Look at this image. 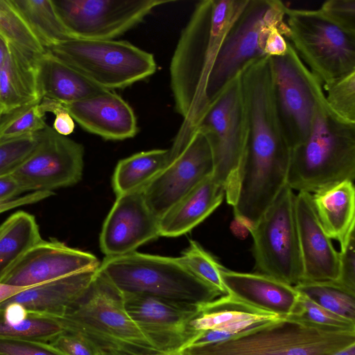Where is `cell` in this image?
I'll return each instance as SVG.
<instances>
[{
  "label": "cell",
  "instance_id": "cell-1",
  "mask_svg": "<svg viewBox=\"0 0 355 355\" xmlns=\"http://www.w3.org/2000/svg\"><path fill=\"white\" fill-rule=\"evenodd\" d=\"M248 0L199 1L182 30L170 64L180 130L193 131L209 107L207 87L222 44Z\"/></svg>",
  "mask_w": 355,
  "mask_h": 355
},
{
  "label": "cell",
  "instance_id": "cell-2",
  "mask_svg": "<svg viewBox=\"0 0 355 355\" xmlns=\"http://www.w3.org/2000/svg\"><path fill=\"white\" fill-rule=\"evenodd\" d=\"M355 178V124L329 109L324 95L315 106L306 139L291 152L286 184L293 191L313 193Z\"/></svg>",
  "mask_w": 355,
  "mask_h": 355
},
{
  "label": "cell",
  "instance_id": "cell-3",
  "mask_svg": "<svg viewBox=\"0 0 355 355\" xmlns=\"http://www.w3.org/2000/svg\"><path fill=\"white\" fill-rule=\"evenodd\" d=\"M56 318L64 331L85 337L101 352L127 355L159 352L129 316L123 293L98 268L79 298Z\"/></svg>",
  "mask_w": 355,
  "mask_h": 355
},
{
  "label": "cell",
  "instance_id": "cell-4",
  "mask_svg": "<svg viewBox=\"0 0 355 355\" xmlns=\"http://www.w3.org/2000/svg\"><path fill=\"white\" fill-rule=\"evenodd\" d=\"M355 343V331L282 318L220 343L192 346L183 355H331Z\"/></svg>",
  "mask_w": 355,
  "mask_h": 355
},
{
  "label": "cell",
  "instance_id": "cell-5",
  "mask_svg": "<svg viewBox=\"0 0 355 355\" xmlns=\"http://www.w3.org/2000/svg\"><path fill=\"white\" fill-rule=\"evenodd\" d=\"M98 270L122 293L191 304L203 303L221 296L192 275L176 257L133 252L105 257Z\"/></svg>",
  "mask_w": 355,
  "mask_h": 355
},
{
  "label": "cell",
  "instance_id": "cell-6",
  "mask_svg": "<svg viewBox=\"0 0 355 355\" xmlns=\"http://www.w3.org/2000/svg\"><path fill=\"white\" fill-rule=\"evenodd\" d=\"M196 128L209 144L214 161L212 178L223 187L227 203L233 206L250 131L241 71L211 100Z\"/></svg>",
  "mask_w": 355,
  "mask_h": 355
},
{
  "label": "cell",
  "instance_id": "cell-7",
  "mask_svg": "<svg viewBox=\"0 0 355 355\" xmlns=\"http://www.w3.org/2000/svg\"><path fill=\"white\" fill-rule=\"evenodd\" d=\"M45 51L110 91L143 80L157 69L152 53L123 40L72 38Z\"/></svg>",
  "mask_w": 355,
  "mask_h": 355
},
{
  "label": "cell",
  "instance_id": "cell-8",
  "mask_svg": "<svg viewBox=\"0 0 355 355\" xmlns=\"http://www.w3.org/2000/svg\"><path fill=\"white\" fill-rule=\"evenodd\" d=\"M295 193L287 184L281 189L251 233L255 272L291 286L303 282V267L295 214Z\"/></svg>",
  "mask_w": 355,
  "mask_h": 355
},
{
  "label": "cell",
  "instance_id": "cell-9",
  "mask_svg": "<svg viewBox=\"0 0 355 355\" xmlns=\"http://www.w3.org/2000/svg\"><path fill=\"white\" fill-rule=\"evenodd\" d=\"M287 40L322 85L355 71V34L317 10L286 7Z\"/></svg>",
  "mask_w": 355,
  "mask_h": 355
},
{
  "label": "cell",
  "instance_id": "cell-10",
  "mask_svg": "<svg viewBox=\"0 0 355 355\" xmlns=\"http://www.w3.org/2000/svg\"><path fill=\"white\" fill-rule=\"evenodd\" d=\"M286 7L279 0H248L226 35L209 76V105L246 64L266 56L264 49L270 31L286 24Z\"/></svg>",
  "mask_w": 355,
  "mask_h": 355
},
{
  "label": "cell",
  "instance_id": "cell-11",
  "mask_svg": "<svg viewBox=\"0 0 355 355\" xmlns=\"http://www.w3.org/2000/svg\"><path fill=\"white\" fill-rule=\"evenodd\" d=\"M277 110L293 150L308 137L322 85L297 55L288 41L285 54L271 57Z\"/></svg>",
  "mask_w": 355,
  "mask_h": 355
},
{
  "label": "cell",
  "instance_id": "cell-12",
  "mask_svg": "<svg viewBox=\"0 0 355 355\" xmlns=\"http://www.w3.org/2000/svg\"><path fill=\"white\" fill-rule=\"evenodd\" d=\"M213 172L209 144L205 135L196 128L186 139H174L167 164L142 187L144 198L150 211L159 218Z\"/></svg>",
  "mask_w": 355,
  "mask_h": 355
},
{
  "label": "cell",
  "instance_id": "cell-13",
  "mask_svg": "<svg viewBox=\"0 0 355 355\" xmlns=\"http://www.w3.org/2000/svg\"><path fill=\"white\" fill-rule=\"evenodd\" d=\"M72 38L114 40L171 0H51Z\"/></svg>",
  "mask_w": 355,
  "mask_h": 355
},
{
  "label": "cell",
  "instance_id": "cell-14",
  "mask_svg": "<svg viewBox=\"0 0 355 355\" xmlns=\"http://www.w3.org/2000/svg\"><path fill=\"white\" fill-rule=\"evenodd\" d=\"M37 135L35 149L12 174L24 192L53 191L78 183L84 166L83 145L49 125Z\"/></svg>",
  "mask_w": 355,
  "mask_h": 355
},
{
  "label": "cell",
  "instance_id": "cell-15",
  "mask_svg": "<svg viewBox=\"0 0 355 355\" xmlns=\"http://www.w3.org/2000/svg\"><path fill=\"white\" fill-rule=\"evenodd\" d=\"M123 295L129 316L159 352L182 350L196 336L190 322L197 314L198 304Z\"/></svg>",
  "mask_w": 355,
  "mask_h": 355
},
{
  "label": "cell",
  "instance_id": "cell-16",
  "mask_svg": "<svg viewBox=\"0 0 355 355\" xmlns=\"http://www.w3.org/2000/svg\"><path fill=\"white\" fill-rule=\"evenodd\" d=\"M159 236V218L148 207L141 188L116 196L102 227L100 248L105 257L121 256Z\"/></svg>",
  "mask_w": 355,
  "mask_h": 355
},
{
  "label": "cell",
  "instance_id": "cell-17",
  "mask_svg": "<svg viewBox=\"0 0 355 355\" xmlns=\"http://www.w3.org/2000/svg\"><path fill=\"white\" fill-rule=\"evenodd\" d=\"M100 263L92 253L70 248L56 239H42L24 254L1 283L28 288L98 269Z\"/></svg>",
  "mask_w": 355,
  "mask_h": 355
},
{
  "label": "cell",
  "instance_id": "cell-18",
  "mask_svg": "<svg viewBox=\"0 0 355 355\" xmlns=\"http://www.w3.org/2000/svg\"><path fill=\"white\" fill-rule=\"evenodd\" d=\"M295 203L303 282L336 281L339 273V252L318 218L311 193L298 192Z\"/></svg>",
  "mask_w": 355,
  "mask_h": 355
},
{
  "label": "cell",
  "instance_id": "cell-19",
  "mask_svg": "<svg viewBox=\"0 0 355 355\" xmlns=\"http://www.w3.org/2000/svg\"><path fill=\"white\" fill-rule=\"evenodd\" d=\"M63 105L83 129L104 139L123 140L138 132L132 108L113 91Z\"/></svg>",
  "mask_w": 355,
  "mask_h": 355
},
{
  "label": "cell",
  "instance_id": "cell-20",
  "mask_svg": "<svg viewBox=\"0 0 355 355\" xmlns=\"http://www.w3.org/2000/svg\"><path fill=\"white\" fill-rule=\"evenodd\" d=\"M221 278L228 295L282 318L291 315L299 302L300 295L293 286L266 275L224 268Z\"/></svg>",
  "mask_w": 355,
  "mask_h": 355
},
{
  "label": "cell",
  "instance_id": "cell-21",
  "mask_svg": "<svg viewBox=\"0 0 355 355\" xmlns=\"http://www.w3.org/2000/svg\"><path fill=\"white\" fill-rule=\"evenodd\" d=\"M198 312L190 322L196 334L216 330L230 338L282 318L277 315L253 307L228 294L198 304Z\"/></svg>",
  "mask_w": 355,
  "mask_h": 355
},
{
  "label": "cell",
  "instance_id": "cell-22",
  "mask_svg": "<svg viewBox=\"0 0 355 355\" xmlns=\"http://www.w3.org/2000/svg\"><path fill=\"white\" fill-rule=\"evenodd\" d=\"M97 270L80 272L28 287L1 303L16 302L31 311L60 318L85 291Z\"/></svg>",
  "mask_w": 355,
  "mask_h": 355
},
{
  "label": "cell",
  "instance_id": "cell-23",
  "mask_svg": "<svg viewBox=\"0 0 355 355\" xmlns=\"http://www.w3.org/2000/svg\"><path fill=\"white\" fill-rule=\"evenodd\" d=\"M223 187L212 175L180 199L159 218V236L177 237L205 220L222 202Z\"/></svg>",
  "mask_w": 355,
  "mask_h": 355
},
{
  "label": "cell",
  "instance_id": "cell-24",
  "mask_svg": "<svg viewBox=\"0 0 355 355\" xmlns=\"http://www.w3.org/2000/svg\"><path fill=\"white\" fill-rule=\"evenodd\" d=\"M7 44V58L0 71V105L3 114L42 100L37 67V58L40 54Z\"/></svg>",
  "mask_w": 355,
  "mask_h": 355
},
{
  "label": "cell",
  "instance_id": "cell-25",
  "mask_svg": "<svg viewBox=\"0 0 355 355\" xmlns=\"http://www.w3.org/2000/svg\"><path fill=\"white\" fill-rule=\"evenodd\" d=\"M37 67L42 99L67 104L107 91L46 51L37 56Z\"/></svg>",
  "mask_w": 355,
  "mask_h": 355
},
{
  "label": "cell",
  "instance_id": "cell-26",
  "mask_svg": "<svg viewBox=\"0 0 355 355\" xmlns=\"http://www.w3.org/2000/svg\"><path fill=\"white\" fill-rule=\"evenodd\" d=\"M318 218L331 239L340 243V249L354 232L355 189L354 182L343 181L311 194Z\"/></svg>",
  "mask_w": 355,
  "mask_h": 355
},
{
  "label": "cell",
  "instance_id": "cell-27",
  "mask_svg": "<svg viewBox=\"0 0 355 355\" xmlns=\"http://www.w3.org/2000/svg\"><path fill=\"white\" fill-rule=\"evenodd\" d=\"M64 331L56 318L31 311L16 302L0 304V338L49 343Z\"/></svg>",
  "mask_w": 355,
  "mask_h": 355
},
{
  "label": "cell",
  "instance_id": "cell-28",
  "mask_svg": "<svg viewBox=\"0 0 355 355\" xmlns=\"http://www.w3.org/2000/svg\"><path fill=\"white\" fill-rule=\"evenodd\" d=\"M42 240L33 215L17 211L0 225V283L32 247Z\"/></svg>",
  "mask_w": 355,
  "mask_h": 355
},
{
  "label": "cell",
  "instance_id": "cell-29",
  "mask_svg": "<svg viewBox=\"0 0 355 355\" xmlns=\"http://www.w3.org/2000/svg\"><path fill=\"white\" fill-rule=\"evenodd\" d=\"M169 149H154L135 153L120 160L112 179L116 196L144 187L166 166Z\"/></svg>",
  "mask_w": 355,
  "mask_h": 355
},
{
  "label": "cell",
  "instance_id": "cell-30",
  "mask_svg": "<svg viewBox=\"0 0 355 355\" xmlns=\"http://www.w3.org/2000/svg\"><path fill=\"white\" fill-rule=\"evenodd\" d=\"M42 46L72 39L58 18L51 0H9Z\"/></svg>",
  "mask_w": 355,
  "mask_h": 355
},
{
  "label": "cell",
  "instance_id": "cell-31",
  "mask_svg": "<svg viewBox=\"0 0 355 355\" xmlns=\"http://www.w3.org/2000/svg\"><path fill=\"white\" fill-rule=\"evenodd\" d=\"M294 287L319 306L355 322V293L334 281L302 282Z\"/></svg>",
  "mask_w": 355,
  "mask_h": 355
},
{
  "label": "cell",
  "instance_id": "cell-32",
  "mask_svg": "<svg viewBox=\"0 0 355 355\" xmlns=\"http://www.w3.org/2000/svg\"><path fill=\"white\" fill-rule=\"evenodd\" d=\"M176 258L192 275L205 284L221 295L227 294L221 278L224 267L197 241H190L189 246Z\"/></svg>",
  "mask_w": 355,
  "mask_h": 355
},
{
  "label": "cell",
  "instance_id": "cell-33",
  "mask_svg": "<svg viewBox=\"0 0 355 355\" xmlns=\"http://www.w3.org/2000/svg\"><path fill=\"white\" fill-rule=\"evenodd\" d=\"M40 103L17 107L0 119V142L35 134L46 125Z\"/></svg>",
  "mask_w": 355,
  "mask_h": 355
},
{
  "label": "cell",
  "instance_id": "cell-34",
  "mask_svg": "<svg viewBox=\"0 0 355 355\" xmlns=\"http://www.w3.org/2000/svg\"><path fill=\"white\" fill-rule=\"evenodd\" d=\"M0 36L7 42L35 54H43L42 46L9 0H0Z\"/></svg>",
  "mask_w": 355,
  "mask_h": 355
},
{
  "label": "cell",
  "instance_id": "cell-35",
  "mask_svg": "<svg viewBox=\"0 0 355 355\" xmlns=\"http://www.w3.org/2000/svg\"><path fill=\"white\" fill-rule=\"evenodd\" d=\"M330 111L340 120L355 124V71L322 85Z\"/></svg>",
  "mask_w": 355,
  "mask_h": 355
},
{
  "label": "cell",
  "instance_id": "cell-36",
  "mask_svg": "<svg viewBox=\"0 0 355 355\" xmlns=\"http://www.w3.org/2000/svg\"><path fill=\"white\" fill-rule=\"evenodd\" d=\"M300 295L296 309L288 318L321 327L355 331V322L334 313Z\"/></svg>",
  "mask_w": 355,
  "mask_h": 355
},
{
  "label": "cell",
  "instance_id": "cell-37",
  "mask_svg": "<svg viewBox=\"0 0 355 355\" xmlns=\"http://www.w3.org/2000/svg\"><path fill=\"white\" fill-rule=\"evenodd\" d=\"M37 144V132L0 142V177L13 174Z\"/></svg>",
  "mask_w": 355,
  "mask_h": 355
},
{
  "label": "cell",
  "instance_id": "cell-38",
  "mask_svg": "<svg viewBox=\"0 0 355 355\" xmlns=\"http://www.w3.org/2000/svg\"><path fill=\"white\" fill-rule=\"evenodd\" d=\"M318 10L342 30L355 34V0H328Z\"/></svg>",
  "mask_w": 355,
  "mask_h": 355
},
{
  "label": "cell",
  "instance_id": "cell-39",
  "mask_svg": "<svg viewBox=\"0 0 355 355\" xmlns=\"http://www.w3.org/2000/svg\"><path fill=\"white\" fill-rule=\"evenodd\" d=\"M49 344L66 355H102V352L85 337L64 331Z\"/></svg>",
  "mask_w": 355,
  "mask_h": 355
},
{
  "label": "cell",
  "instance_id": "cell-40",
  "mask_svg": "<svg viewBox=\"0 0 355 355\" xmlns=\"http://www.w3.org/2000/svg\"><path fill=\"white\" fill-rule=\"evenodd\" d=\"M0 355H66L46 343L0 338Z\"/></svg>",
  "mask_w": 355,
  "mask_h": 355
},
{
  "label": "cell",
  "instance_id": "cell-41",
  "mask_svg": "<svg viewBox=\"0 0 355 355\" xmlns=\"http://www.w3.org/2000/svg\"><path fill=\"white\" fill-rule=\"evenodd\" d=\"M338 284L355 293V239L353 232L345 246L339 252Z\"/></svg>",
  "mask_w": 355,
  "mask_h": 355
},
{
  "label": "cell",
  "instance_id": "cell-42",
  "mask_svg": "<svg viewBox=\"0 0 355 355\" xmlns=\"http://www.w3.org/2000/svg\"><path fill=\"white\" fill-rule=\"evenodd\" d=\"M40 107L44 114L51 112L55 115L52 127L58 133L67 137L73 132L74 121L62 103L53 100L42 98L40 103Z\"/></svg>",
  "mask_w": 355,
  "mask_h": 355
},
{
  "label": "cell",
  "instance_id": "cell-43",
  "mask_svg": "<svg viewBox=\"0 0 355 355\" xmlns=\"http://www.w3.org/2000/svg\"><path fill=\"white\" fill-rule=\"evenodd\" d=\"M54 194L53 191H35L22 197L0 202V214L17 207L38 202Z\"/></svg>",
  "mask_w": 355,
  "mask_h": 355
},
{
  "label": "cell",
  "instance_id": "cell-44",
  "mask_svg": "<svg viewBox=\"0 0 355 355\" xmlns=\"http://www.w3.org/2000/svg\"><path fill=\"white\" fill-rule=\"evenodd\" d=\"M21 193L24 191L12 174L0 177V202L15 199Z\"/></svg>",
  "mask_w": 355,
  "mask_h": 355
},
{
  "label": "cell",
  "instance_id": "cell-45",
  "mask_svg": "<svg viewBox=\"0 0 355 355\" xmlns=\"http://www.w3.org/2000/svg\"><path fill=\"white\" fill-rule=\"evenodd\" d=\"M27 288L0 283V303Z\"/></svg>",
  "mask_w": 355,
  "mask_h": 355
},
{
  "label": "cell",
  "instance_id": "cell-46",
  "mask_svg": "<svg viewBox=\"0 0 355 355\" xmlns=\"http://www.w3.org/2000/svg\"><path fill=\"white\" fill-rule=\"evenodd\" d=\"M8 55L7 42L0 36V71Z\"/></svg>",
  "mask_w": 355,
  "mask_h": 355
},
{
  "label": "cell",
  "instance_id": "cell-47",
  "mask_svg": "<svg viewBox=\"0 0 355 355\" xmlns=\"http://www.w3.org/2000/svg\"><path fill=\"white\" fill-rule=\"evenodd\" d=\"M331 355H355V343L343 348Z\"/></svg>",
  "mask_w": 355,
  "mask_h": 355
},
{
  "label": "cell",
  "instance_id": "cell-48",
  "mask_svg": "<svg viewBox=\"0 0 355 355\" xmlns=\"http://www.w3.org/2000/svg\"><path fill=\"white\" fill-rule=\"evenodd\" d=\"M149 355H183L182 350H176L173 352H159L153 354Z\"/></svg>",
  "mask_w": 355,
  "mask_h": 355
},
{
  "label": "cell",
  "instance_id": "cell-49",
  "mask_svg": "<svg viewBox=\"0 0 355 355\" xmlns=\"http://www.w3.org/2000/svg\"><path fill=\"white\" fill-rule=\"evenodd\" d=\"M102 355H127L125 354L116 351H103Z\"/></svg>",
  "mask_w": 355,
  "mask_h": 355
},
{
  "label": "cell",
  "instance_id": "cell-50",
  "mask_svg": "<svg viewBox=\"0 0 355 355\" xmlns=\"http://www.w3.org/2000/svg\"><path fill=\"white\" fill-rule=\"evenodd\" d=\"M3 114V107L0 105V119H1V117L2 116V114Z\"/></svg>",
  "mask_w": 355,
  "mask_h": 355
}]
</instances>
